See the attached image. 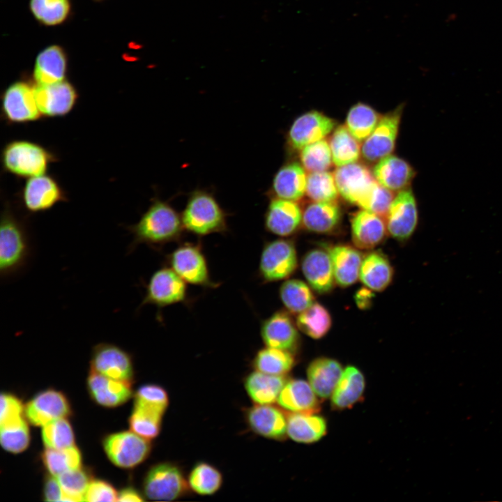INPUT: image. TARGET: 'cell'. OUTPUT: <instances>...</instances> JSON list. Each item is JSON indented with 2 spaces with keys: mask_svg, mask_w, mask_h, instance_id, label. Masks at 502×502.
<instances>
[{
  "mask_svg": "<svg viewBox=\"0 0 502 502\" xmlns=\"http://www.w3.org/2000/svg\"><path fill=\"white\" fill-rule=\"evenodd\" d=\"M135 401L166 411L169 405V396L166 390L162 386L147 384L138 388Z\"/></svg>",
  "mask_w": 502,
  "mask_h": 502,
  "instance_id": "obj_51",
  "label": "cell"
},
{
  "mask_svg": "<svg viewBox=\"0 0 502 502\" xmlns=\"http://www.w3.org/2000/svg\"><path fill=\"white\" fill-rule=\"evenodd\" d=\"M165 413V411L158 407L135 401L129 419L130 428L144 438L149 440L154 439L160 432Z\"/></svg>",
  "mask_w": 502,
  "mask_h": 502,
  "instance_id": "obj_36",
  "label": "cell"
},
{
  "mask_svg": "<svg viewBox=\"0 0 502 502\" xmlns=\"http://www.w3.org/2000/svg\"><path fill=\"white\" fill-rule=\"evenodd\" d=\"M400 105L381 116L372 132L363 141L361 153L369 161H379L393 152L402 114Z\"/></svg>",
  "mask_w": 502,
  "mask_h": 502,
  "instance_id": "obj_14",
  "label": "cell"
},
{
  "mask_svg": "<svg viewBox=\"0 0 502 502\" xmlns=\"http://www.w3.org/2000/svg\"><path fill=\"white\" fill-rule=\"evenodd\" d=\"M66 58L63 50L52 45L37 56L33 69V79L38 85H47L65 80Z\"/></svg>",
  "mask_w": 502,
  "mask_h": 502,
  "instance_id": "obj_32",
  "label": "cell"
},
{
  "mask_svg": "<svg viewBox=\"0 0 502 502\" xmlns=\"http://www.w3.org/2000/svg\"><path fill=\"white\" fill-rule=\"evenodd\" d=\"M333 174L339 194L348 202L367 210L378 183L370 170L353 162L337 167Z\"/></svg>",
  "mask_w": 502,
  "mask_h": 502,
  "instance_id": "obj_6",
  "label": "cell"
},
{
  "mask_svg": "<svg viewBox=\"0 0 502 502\" xmlns=\"http://www.w3.org/2000/svg\"><path fill=\"white\" fill-rule=\"evenodd\" d=\"M381 117L370 106L358 103L349 110L346 127L359 142L364 141L374 130Z\"/></svg>",
  "mask_w": 502,
  "mask_h": 502,
  "instance_id": "obj_41",
  "label": "cell"
},
{
  "mask_svg": "<svg viewBox=\"0 0 502 502\" xmlns=\"http://www.w3.org/2000/svg\"><path fill=\"white\" fill-rule=\"evenodd\" d=\"M45 500L47 501H65V494L56 476H50L45 484Z\"/></svg>",
  "mask_w": 502,
  "mask_h": 502,
  "instance_id": "obj_54",
  "label": "cell"
},
{
  "mask_svg": "<svg viewBox=\"0 0 502 502\" xmlns=\"http://www.w3.org/2000/svg\"><path fill=\"white\" fill-rule=\"evenodd\" d=\"M189 489L201 496L216 493L222 487L223 477L213 465L200 462L195 464L187 478Z\"/></svg>",
  "mask_w": 502,
  "mask_h": 502,
  "instance_id": "obj_39",
  "label": "cell"
},
{
  "mask_svg": "<svg viewBox=\"0 0 502 502\" xmlns=\"http://www.w3.org/2000/svg\"><path fill=\"white\" fill-rule=\"evenodd\" d=\"M56 477L65 494V501H83V496L91 481L85 471L80 467Z\"/></svg>",
  "mask_w": 502,
  "mask_h": 502,
  "instance_id": "obj_48",
  "label": "cell"
},
{
  "mask_svg": "<svg viewBox=\"0 0 502 502\" xmlns=\"http://www.w3.org/2000/svg\"><path fill=\"white\" fill-rule=\"evenodd\" d=\"M303 273L310 287L316 292L326 294L333 287V268L329 252L313 249L303 257L301 264Z\"/></svg>",
  "mask_w": 502,
  "mask_h": 502,
  "instance_id": "obj_22",
  "label": "cell"
},
{
  "mask_svg": "<svg viewBox=\"0 0 502 502\" xmlns=\"http://www.w3.org/2000/svg\"><path fill=\"white\" fill-rule=\"evenodd\" d=\"M305 193L314 201H335L339 192L334 174L327 171L310 172Z\"/></svg>",
  "mask_w": 502,
  "mask_h": 502,
  "instance_id": "obj_44",
  "label": "cell"
},
{
  "mask_svg": "<svg viewBox=\"0 0 502 502\" xmlns=\"http://www.w3.org/2000/svg\"><path fill=\"white\" fill-rule=\"evenodd\" d=\"M303 212L295 201L274 198L265 215V227L271 233L286 237L292 235L302 223Z\"/></svg>",
  "mask_w": 502,
  "mask_h": 502,
  "instance_id": "obj_21",
  "label": "cell"
},
{
  "mask_svg": "<svg viewBox=\"0 0 502 502\" xmlns=\"http://www.w3.org/2000/svg\"><path fill=\"white\" fill-rule=\"evenodd\" d=\"M42 438L49 448L62 449L75 446L73 431L66 418L54 420L43 426Z\"/></svg>",
  "mask_w": 502,
  "mask_h": 502,
  "instance_id": "obj_47",
  "label": "cell"
},
{
  "mask_svg": "<svg viewBox=\"0 0 502 502\" xmlns=\"http://www.w3.org/2000/svg\"><path fill=\"white\" fill-rule=\"evenodd\" d=\"M90 367L91 371L117 380L131 382L133 376L131 356L111 343L102 342L93 347Z\"/></svg>",
  "mask_w": 502,
  "mask_h": 502,
  "instance_id": "obj_12",
  "label": "cell"
},
{
  "mask_svg": "<svg viewBox=\"0 0 502 502\" xmlns=\"http://www.w3.org/2000/svg\"><path fill=\"white\" fill-rule=\"evenodd\" d=\"M282 303L291 313L299 314L314 303L309 286L297 279L286 280L280 288Z\"/></svg>",
  "mask_w": 502,
  "mask_h": 502,
  "instance_id": "obj_42",
  "label": "cell"
},
{
  "mask_svg": "<svg viewBox=\"0 0 502 502\" xmlns=\"http://www.w3.org/2000/svg\"><path fill=\"white\" fill-rule=\"evenodd\" d=\"M186 296V282L173 269L162 268L151 276L139 306L151 304L163 307L183 302Z\"/></svg>",
  "mask_w": 502,
  "mask_h": 502,
  "instance_id": "obj_11",
  "label": "cell"
},
{
  "mask_svg": "<svg viewBox=\"0 0 502 502\" xmlns=\"http://www.w3.org/2000/svg\"><path fill=\"white\" fill-rule=\"evenodd\" d=\"M393 192L377 183L371 197L367 209L382 218L386 217L394 199Z\"/></svg>",
  "mask_w": 502,
  "mask_h": 502,
  "instance_id": "obj_53",
  "label": "cell"
},
{
  "mask_svg": "<svg viewBox=\"0 0 502 502\" xmlns=\"http://www.w3.org/2000/svg\"><path fill=\"white\" fill-rule=\"evenodd\" d=\"M341 211L333 201H314L303 212L302 223L312 232L325 234L333 231L339 224Z\"/></svg>",
  "mask_w": 502,
  "mask_h": 502,
  "instance_id": "obj_35",
  "label": "cell"
},
{
  "mask_svg": "<svg viewBox=\"0 0 502 502\" xmlns=\"http://www.w3.org/2000/svg\"><path fill=\"white\" fill-rule=\"evenodd\" d=\"M294 364L292 352L269 347L259 350L252 361L255 370L280 376L287 374Z\"/></svg>",
  "mask_w": 502,
  "mask_h": 502,
  "instance_id": "obj_37",
  "label": "cell"
},
{
  "mask_svg": "<svg viewBox=\"0 0 502 502\" xmlns=\"http://www.w3.org/2000/svg\"><path fill=\"white\" fill-rule=\"evenodd\" d=\"M35 96L43 116L61 117L69 114L75 107L78 93L68 81L35 86Z\"/></svg>",
  "mask_w": 502,
  "mask_h": 502,
  "instance_id": "obj_16",
  "label": "cell"
},
{
  "mask_svg": "<svg viewBox=\"0 0 502 502\" xmlns=\"http://www.w3.org/2000/svg\"><path fill=\"white\" fill-rule=\"evenodd\" d=\"M66 200L59 183L46 174L27 178L22 192L23 206L31 213L45 212Z\"/></svg>",
  "mask_w": 502,
  "mask_h": 502,
  "instance_id": "obj_15",
  "label": "cell"
},
{
  "mask_svg": "<svg viewBox=\"0 0 502 502\" xmlns=\"http://www.w3.org/2000/svg\"><path fill=\"white\" fill-rule=\"evenodd\" d=\"M297 265V252L294 243L277 239L264 245L260 256L259 273L265 282L279 281L289 277Z\"/></svg>",
  "mask_w": 502,
  "mask_h": 502,
  "instance_id": "obj_7",
  "label": "cell"
},
{
  "mask_svg": "<svg viewBox=\"0 0 502 502\" xmlns=\"http://www.w3.org/2000/svg\"><path fill=\"white\" fill-rule=\"evenodd\" d=\"M372 174L376 181L393 192L407 188L416 175L413 168L404 160L393 155L378 161Z\"/></svg>",
  "mask_w": 502,
  "mask_h": 502,
  "instance_id": "obj_26",
  "label": "cell"
},
{
  "mask_svg": "<svg viewBox=\"0 0 502 502\" xmlns=\"http://www.w3.org/2000/svg\"><path fill=\"white\" fill-rule=\"evenodd\" d=\"M1 114L9 123H25L40 119L43 116L38 109L35 86L23 81L11 84L1 98Z\"/></svg>",
  "mask_w": 502,
  "mask_h": 502,
  "instance_id": "obj_8",
  "label": "cell"
},
{
  "mask_svg": "<svg viewBox=\"0 0 502 502\" xmlns=\"http://www.w3.org/2000/svg\"><path fill=\"white\" fill-rule=\"evenodd\" d=\"M289 314L278 311L265 319L261 336L266 347L294 351L298 346L299 334Z\"/></svg>",
  "mask_w": 502,
  "mask_h": 502,
  "instance_id": "obj_20",
  "label": "cell"
},
{
  "mask_svg": "<svg viewBox=\"0 0 502 502\" xmlns=\"http://www.w3.org/2000/svg\"><path fill=\"white\" fill-rule=\"evenodd\" d=\"M301 160L309 172L327 171L333 162L329 144L321 139L305 146L301 149Z\"/></svg>",
  "mask_w": 502,
  "mask_h": 502,
  "instance_id": "obj_46",
  "label": "cell"
},
{
  "mask_svg": "<svg viewBox=\"0 0 502 502\" xmlns=\"http://www.w3.org/2000/svg\"><path fill=\"white\" fill-rule=\"evenodd\" d=\"M365 388L362 372L355 366H347L330 396L332 407L335 410L351 408L362 399Z\"/></svg>",
  "mask_w": 502,
  "mask_h": 502,
  "instance_id": "obj_28",
  "label": "cell"
},
{
  "mask_svg": "<svg viewBox=\"0 0 502 502\" xmlns=\"http://www.w3.org/2000/svg\"><path fill=\"white\" fill-rule=\"evenodd\" d=\"M149 441L132 431L121 432L107 436L103 446L112 463L127 469L132 468L146 459L151 448Z\"/></svg>",
  "mask_w": 502,
  "mask_h": 502,
  "instance_id": "obj_10",
  "label": "cell"
},
{
  "mask_svg": "<svg viewBox=\"0 0 502 502\" xmlns=\"http://www.w3.org/2000/svg\"><path fill=\"white\" fill-rule=\"evenodd\" d=\"M287 379L285 376L272 375L255 370L245 379V391L257 404H271L277 402Z\"/></svg>",
  "mask_w": 502,
  "mask_h": 502,
  "instance_id": "obj_31",
  "label": "cell"
},
{
  "mask_svg": "<svg viewBox=\"0 0 502 502\" xmlns=\"http://www.w3.org/2000/svg\"><path fill=\"white\" fill-rule=\"evenodd\" d=\"M168 263L186 283L206 287L216 284L211 279L206 259L199 245L186 243L168 257Z\"/></svg>",
  "mask_w": 502,
  "mask_h": 502,
  "instance_id": "obj_9",
  "label": "cell"
},
{
  "mask_svg": "<svg viewBox=\"0 0 502 502\" xmlns=\"http://www.w3.org/2000/svg\"><path fill=\"white\" fill-rule=\"evenodd\" d=\"M329 145L333 162L337 167L356 162L361 153L359 141L351 135L346 126H340L335 130Z\"/></svg>",
  "mask_w": 502,
  "mask_h": 502,
  "instance_id": "obj_38",
  "label": "cell"
},
{
  "mask_svg": "<svg viewBox=\"0 0 502 502\" xmlns=\"http://www.w3.org/2000/svg\"><path fill=\"white\" fill-rule=\"evenodd\" d=\"M23 406L15 396L2 393L1 395L0 427L15 425L25 420L23 418Z\"/></svg>",
  "mask_w": 502,
  "mask_h": 502,
  "instance_id": "obj_50",
  "label": "cell"
},
{
  "mask_svg": "<svg viewBox=\"0 0 502 502\" xmlns=\"http://www.w3.org/2000/svg\"><path fill=\"white\" fill-rule=\"evenodd\" d=\"M342 372V367L337 360L326 357L313 360L307 369L308 382L321 399L331 396Z\"/></svg>",
  "mask_w": 502,
  "mask_h": 502,
  "instance_id": "obj_27",
  "label": "cell"
},
{
  "mask_svg": "<svg viewBox=\"0 0 502 502\" xmlns=\"http://www.w3.org/2000/svg\"><path fill=\"white\" fill-rule=\"evenodd\" d=\"M418 211L415 196L411 189L397 192L386 215L388 234L398 241L409 239L416 229Z\"/></svg>",
  "mask_w": 502,
  "mask_h": 502,
  "instance_id": "obj_13",
  "label": "cell"
},
{
  "mask_svg": "<svg viewBox=\"0 0 502 502\" xmlns=\"http://www.w3.org/2000/svg\"><path fill=\"white\" fill-rule=\"evenodd\" d=\"M335 121L317 111L298 116L288 132V141L294 149L301 150L312 143L324 139L334 129Z\"/></svg>",
  "mask_w": 502,
  "mask_h": 502,
  "instance_id": "obj_17",
  "label": "cell"
},
{
  "mask_svg": "<svg viewBox=\"0 0 502 502\" xmlns=\"http://www.w3.org/2000/svg\"><path fill=\"white\" fill-rule=\"evenodd\" d=\"M351 238L360 249H372L381 243L386 234V223L382 217L365 209L356 213L351 221Z\"/></svg>",
  "mask_w": 502,
  "mask_h": 502,
  "instance_id": "obj_23",
  "label": "cell"
},
{
  "mask_svg": "<svg viewBox=\"0 0 502 502\" xmlns=\"http://www.w3.org/2000/svg\"><path fill=\"white\" fill-rule=\"evenodd\" d=\"M87 384L94 401L105 407L119 406L132 395L131 382L112 379L91 370Z\"/></svg>",
  "mask_w": 502,
  "mask_h": 502,
  "instance_id": "obj_24",
  "label": "cell"
},
{
  "mask_svg": "<svg viewBox=\"0 0 502 502\" xmlns=\"http://www.w3.org/2000/svg\"><path fill=\"white\" fill-rule=\"evenodd\" d=\"M55 155L40 144L17 139L7 143L1 152L3 169L20 178L45 174Z\"/></svg>",
  "mask_w": 502,
  "mask_h": 502,
  "instance_id": "obj_3",
  "label": "cell"
},
{
  "mask_svg": "<svg viewBox=\"0 0 502 502\" xmlns=\"http://www.w3.org/2000/svg\"><path fill=\"white\" fill-rule=\"evenodd\" d=\"M330 255L335 282L347 287L359 278L363 261L361 253L347 245H337L328 251Z\"/></svg>",
  "mask_w": 502,
  "mask_h": 502,
  "instance_id": "obj_30",
  "label": "cell"
},
{
  "mask_svg": "<svg viewBox=\"0 0 502 502\" xmlns=\"http://www.w3.org/2000/svg\"><path fill=\"white\" fill-rule=\"evenodd\" d=\"M373 294L370 289H360L356 294V301L359 307H367L370 303Z\"/></svg>",
  "mask_w": 502,
  "mask_h": 502,
  "instance_id": "obj_56",
  "label": "cell"
},
{
  "mask_svg": "<svg viewBox=\"0 0 502 502\" xmlns=\"http://www.w3.org/2000/svg\"><path fill=\"white\" fill-rule=\"evenodd\" d=\"M0 442L4 450L13 453L24 451L29 443V432L25 420L20 424L0 427Z\"/></svg>",
  "mask_w": 502,
  "mask_h": 502,
  "instance_id": "obj_49",
  "label": "cell"
},
{
  "mask_svg": "<svg viewBox=\"0 0 502 502\" xmlns=\"http://www.w3.org/2000/svg\"><path fill=\"white\" fill-rule=\"evenodd\" d=\"M42 458L47 469L54 476L81 467V454L75 446L62 449L47 448Z\"/></svg>",
  "mask_w": 502,
  "mask_h": 502,
  "instance_id": "obj_43",
  "label": "cell"
},
{
  "mask_svg": "<svg viewBox=\"0 0 502 502\" xmlns=\"http://www.w3.org/2000/svg\"><path fill=\"white\" fill-rule=\"evenodd\" d=\"M118 494L114 487L102 480H93L89 483L84 496L83 501H116Z\"/></svg>",
  "mask_w": 502,
  "mask_h": 502,
  "instance_id": "obj_52",
  "label": "cell"
},
{
  "mask_svg": "<svg viewBox=\"0 0 502 502\" xmlns=\"http://www.w3.org/2000/svg\"><path fill=\"white\" fill-rule=\"evenodd\" d=\"M332 324L328 310L319 303H314L299 313L296 326L305 335L313 339H320L329 331Z\"/></svg>",
  "mask_w": 502,
  "mask_h": 502,
  "instance_id": "obj_40",
  "label": "cell"
},
{
  "mask_svg": "<svg viewBox=\"0 0 502 502\" xmlns=\"http://www.w3.org/2000/svg\"><path fill=\"white\" fill-rule=\"evenodd\" d=\"M183 228L204 236L227 229V215L214 196L204 190L194 191L182 213Z\"/></svg>",
  "mask_w": 502,
  "mask_h": 502,
  "instance_id": "obj_4",
  "label": "cell"
},
{
  "mask_svg": "<svg viewBox=\"0 0 502 502\" xmlns=\"http://www.w3.org/2000/svg\"><path fill=\"white\" fill-rule=\"evenodd\" d=\"M144 499L134 489L127 488L118 494L117 501H144Z\"/></svg>",
  "mask_w": 502,
  "mask_h": 502,
  "instance_id": "obj_55",
  "label": "cell"
},
{
  "mask_svg": "<svg viewBox=\"0 0 502 502\" xmlns=\"http://www.w3.org/2000/svg\"><path fill=\"white\" fill-rule=\"evenodd\" d=\"M245 420L253 432L266 439L281 441L287 435V416L273 404H255L246 411Z\"/></svg>",
  "mask_w": 502,
  "mask_h": 502,
  "instance_id": "obj_18",
  "label": "cell"
},
{
  "mask_svg": "<svg viewBox=\"0 0 502 502\" xmlns=\"http://www.w3.org/2000/svg\"><path fill=\"white\" fill-rule=\"evenodd\" d=\"M317 396L309 382L294 379L287 381L277 402L291 413H315L320 409Z\"/></svg>",
  "mask_w": 502,
  "mask_h": 502,
  "instance_id": "obj_25",
  "label": "cell"
},
{
  "mask_svg": "<svg viewBox=\"0 0 502 502\" xmlns=\"http://www.w3.org/2000/svg\"><path fill=\"white\" fill-rule=\"evenodd\" d=\"M315 413H291L287 416V435L294 441L312 443L326 433V420Z\"/></svg>",
  "mask_w": 502,
  "mask_h": 502,
  "instance_id": "obj_34",
  "label": "cell"
},
{
  "mask_svg": "<svg viewBox=\"0 0 502 502\" xmlns=\"http://www.w3.org/2000/svg\"><path fill=\"white\" fill-rule=\"evenodd\" d=\"M305 169L297 162H289L275 174L273 181V191L277 198L298 201L306 190Z\"/></svg>",
  "mask_w": 502,
  "mask_h": 502,
  "instance_id": "obj_29",
  "label": "cell"
},
{
  "mask_svg": "<svg viewBox=\"0 0 502 502\" xmlns=\"http://www.w3.org/2000/svg\"><path fill=\"white\" fill-rule=\"evenodd\" d=\"M25 414L28 420L36 426H44L70 413V404L65 395L54 390L38 393L26 405Z\"/></svg>",
  "mask_w": 502,
  "mask_h": 502,
  "instance_id": "obj_19",
  "label": "cell"
},
{
  "mask_svg": "<svg viewBox=\"0 0 502 502\" xmlns=\"http://www.w3.org/2000/svg\"><path fill=\"white\" fill-rule=\"evenodd\" d=\"M143 488L146 496L154 501H174L190 489L182 470L172 462L159 463L150 468Z\"/></svg>",
  "mask_w": 502,
  "mask_h": 502,
  "instance_id": "obj_5",
  "label": "cell"
},
{
  "mask_svg": "<svg viewBox=\"0 0 502 502\" xmlns=\"http://www.w3.org/2000/svg\"><path fill=\"white\" fill-rule=\"evenodd\" d=\"M31 255V244L26 224L5 206L0 224V275L9 279L26 268Z\"/></svg>",
  "mask_w": 502,
  "mask_h": 502,
  "instance_id": "obj_2",
  "label": "cell"
},
{
  "mask_svg": "<svg viewBox=\"0 0 502 502\" xmlns=\"http://www.w3.org/2000/svg\"><path fill=\"white\" fill-rule=\"evenodd\" d=\"M126 229L132 236L130 253L141 244L156 248L178 240L184 228L176 211L167 201L155 199L139 220Z\"/></svg>",
  "mask_w": 502,
  "mask_h": 502,
  "instance_id": "obj_1",
  "label": "cell"
},
{
  "mask_svg": "<svg viewBox=\"0 0 502 502\" xmlns=\"http://www.w3.org/2000/svg\"><path fill=\"white\" fill-rule=\"evenodd\" d=\"M34 17L44 24L52 26L63 22L70 11L68 0H31Z\"/></svg>",
  "mask_w": 502,
  "mask_h": 502,
  "instance_id": "obj_45",
  "label": "cell"
},
{
  "mask_svg": "<svg viewBox=\"0 0 502 502\" xmlns=\"http://www.w3.org/2000/svg\"><path fill=\"white\" fill-rule=\"evenodd\" d=\"M393 277L390 261L381 252H371L363 258L359 279L368 289L374 291L385 290Z\"/></svg>",
  "mask_w": 502,
  "mask_h": 502,
  "instance_id": "obj_33",
  "label": "cell"
}]
</instances>
